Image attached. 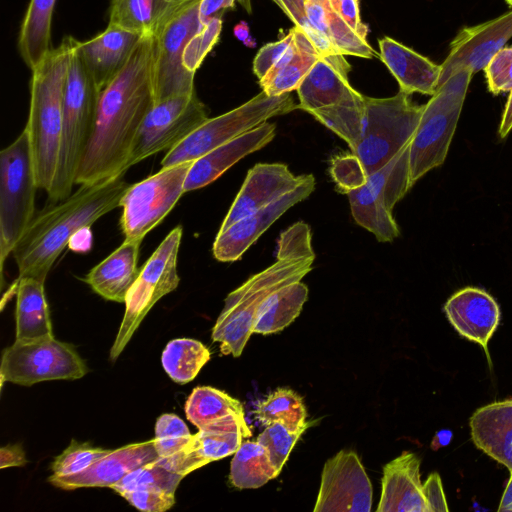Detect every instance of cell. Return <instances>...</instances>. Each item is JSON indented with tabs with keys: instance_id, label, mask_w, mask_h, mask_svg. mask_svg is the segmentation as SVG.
<instances>
[{
	"instance_id": "43",
	"label": "cell",
	"mask_w": 512,
	"mask_h": 512,
	"mask_svg": "<svg viewBox=\"0 0 512 512\" xmlns=\"http://www.w3.org/2000/svg\"><path fill=\"white\" fill-rule=\"evenodd\" d=\"M192 434L176 414L166 413L155 424L154 445L159 458L171 457L190 442Z\"/></svg>"
},
{
	"instance_id": "34",
	"label": "cell",
	"mask_w": 512,
	"mask_h": 512,
	"mask_svg": "<svg viewBox=\"0 0 512 512\" xmlns=\"http://www.w3.org/2000/svg\"><path fill=\"white\" fill-rule=\"evenodd\" d=\"M56 0H30L24 15L18 50L25 64L34 69L52 49L51 23Z\"/></svg>"
},
{
	"instance_id": "16",
	"label": "cell",
	"mask_w": 512,
	"mask_h": 512,
	"mask_svg": "<svg viewBox=\"0 0 512 512\" xmlns=\"http://www.w3.org/2000/svg\"><path fill=\"white\" fill-rule=\"evenodd\" d=\"M372 485L357 453L343 449L323 467L314 512H369Z\"/></svg>"
},
{
	"instance_id": "28",
	"label": "cell",
	"mask_w": 512,
	"mask_h": 512,
	"mask_svg": "<svg viewBox=\"0 0 512 512\" xmlns=\"http://www.w3.org/2000/svg\"><path fill=\"white\" fill-rule=\"evenodd\" d=\"M142 241L125 240L108 257L94 266L82 279L102 298L125 303L138 277L139 248Z\"/></svg>"
},
{
	"instance_id": "32",
	"label": "cell",
	"mask_w": 512,
	"mask_h": 512,
	"mask_svg": "<svg viewBox=\"0 0 512 512\" xmlns=\"http://www.w3.org/2000/svg\"><path fill=\"white\" fill-rule=\"evenodd\" d=\"M44 283L33 277L17 278L15 282L16 340L53 336Z\"/></svg>"
},
{
	"instance_id": "44",
	"label": "cell",
	"mask_w": 512,
	"mask_h": 512,
	"mask_svg": "<svg viewBox=\"0 0 512 512\" xmlns=\"http://www.w3.org/2000/svg\"><path fill=\"white\" fill-rule=\"evenodd\" d=\"M110 451L111 449L93 447L89 443H79L72 439L70 445L52 462V475L70 476L83 472Z\"/></svg>"
},
{
	"instance_id": "46",
	"label": "cell",
	"mask_w": 512,
	"mask_h": 512,
	"mask_svg": "<svg viewBox=\"0 0 512 512\" xmlns=\"http://www.w3.org/2000/svg\"><path fill=\"white\" fill-rule=\"evenodd\" d=\"M288 16V18L300 29L313 43L323 57L341 55L331 42L319 32L309 21L305 0H272Z\"/></svg>"
},
{
	"instance_id": "59",
	"label": "cell",
	"mask_w": 512,
	"mask_h": 512,
	"mask_svg": "<svg viewBox=\"0 0 512 512\" xmlns=\"http://www.w3.org/2000/svg\"><path fill=\"white\" fill-rule=\"evenodd\" d=\"M451 437V431L442 430L437 433L434 440L438 442V445L443 446L447 445L450 442Z\"/></svg>"
},
{
	"instance_id": "10",
	"label": "cell",
	"mask_w": 512,
	"mask_h": 512,
	"mask_svg": "<svg viewBox=\"0 0 512 512\" xmlns=\"http://www.w3.org/2000/svg\"><path fill=\"white\" fill-rule=\"evenodd\" d=\"M182 234L181 226L172 229L141 268L124 303V317L110 350L112 361L120 356L155 303L178 287L177 263Z\"/></svg>"
},
{
	"instance_id": "38",
	"label": "cell",
	"mask_w": 512,
	"mask_h": 512,
	"mask_svg": "<svg viewBox=\"0 0 512 512\" xmlns=\"http://www.w3.org/2000/svg\"><path fill=\"white\" fill-rule=\"evenodd\" d=\"M210 351L200 341L179 338L168 342L161 362L168 376L178 384L192 381L209 361Z\"/></svg>"
},
{
	"instance_id": "9",
	"label": "cell",
	"mask_w": 512,
	"mask_h": 512,
	"mask_svg": "<svg viewBox=\"0 0 512 512\" xmlns=\"http://www.w3.org/2000/svg\"><path fill=\"white\" fill-rule=\"evenodd\" d=\"M295 109H298V105L290 93L269 96L261 91L237 108L204 121L181 143L167 151L161 161L162 167L193 162L269 119Z\"/></svg>"
},
{
	"instance_id": "39",
	"label": "cell",
	"mask_w": 512,
	"mask_h": 512,
	"mask_svg": "<svg viewBox=\"0 0 512 512\" xmlns=\"http://www.w3.org/2000/svg\"><path fill=\"white\" fill-rule=\"evenodd\" d=\"M255 415L265 426L281 422L289 428L299 429L308 423L302 397L289 388H277L271 392L257 404Z\"/></svg>"
},
{
	"instance_id": "17",
	"label": "cell",
	"mask_w": 512,
	"mask_h": 512,
	"mask_svg": "<svg viewBox=\"0 0 512 512\" xmlns=\"http://www.w3.org/2000/svg\"><path fill=\"white\" fill-rule=\"evenodd\" d=\"M245 417L229 415L198 429L190 442L171 457L159 458L169 469L186 476L213 461L234 454L251 436Z\"/></svg>"
},
{
	"instance_id": "5",
	"label": "cell",
	"mask_w": 512,
	"mask_h": 512,
	"mask_svg": "<svg viewBox=\"0 0 512 512\" xmlns=\"http://www.w3.org/2000/svg\"><path fill=\"white\" fill-rule=\"evenodd\" d=\"M70 54L63 93V122L57 169L47 193L58 202L72 194L77 170L92 134L100 94L93 76L76 49Z\"/></svg>"
},
{
	"instance_id": "18",
	"label": "cell",
	"mask_w": 512,
	"mask_h": 512,
	"mask_svg": "<svg viewBox=\"0 0 512 512\" xmlns=\"http://www.w3.org/2000/svg\"><path fill=\"white\" fill-rule=\"evenodd\" d=\"M316 180L308 174L306 180L295 189L255 213L242 218L227 229L219 231L212 252L220 262L239 260L248 248L287 210L307 199L315 190Z\"/></svg>"
},
{
	"instance_id": "60",
	"label": "cell",
	"mask_w": 512,
	"mask_h": 512,
	"mask_svg": "<svg viewBox=\"0 0 512 512\" xmlns=\"http://www.w3.org/2000/svg\"><path fill=\"white\" fill-rule=\"evenodd\" d=\"M237 2L248 12H252L251 0H237Z\"/></svg>"
},
{
	"instance_id": "4",
	"label": "cell",
	"mask_w": 512,
	"mask_h": 512,
	"mask_svg": "<svg viewBox=\"0 0 512 512\" xmlns=\"http://www.w3.org/2000/svg\"><path fill=\"white\" fill-rule=\"evenodd\" d=\"M75 38L68 36L32 69L27 125L37 186L50 191L61 144L63 93Z\"/></svg>"
},
{
	"instance_id": "20",
	"label": "cell",
	"mask_w": 512,
	"mask_h": 512,
	"mask_svg": "<svg viewBox=\"0 0 512 512\" xmlns=\"http://www.w3.org/2000/svg\"><path fill=\"white\" fill-rule=\"evenodd\" d=\"M307 176H295L283 163L255 164L249 169L219 231L276 201L303 183Z\"/></svg>"
},
{
	"instance_id": "51",
	"label": "cell",
	"mask_w": 512,
	"mask_h": 512,
	"mask_svg": "<svg viewBox=\"0 0 512 512\" xmlns=\"http://www.w3.org/2000/svg\"><path fill=\"white\" fill-rule=\"evenodd\" d=\"M346 24L362 39L367 40L368 29L361 22L358 0H330Z\"/></svg>"
},
{
	"instance_id": "27",
	"label": "cell",
	"mask_w": 512,
	"mask_h": 512,
	"mask_svg": "<svg viewBox=\"0 0 512 512\" xmlns=\"http://www.w3.org/2000/svg\"><path fill=\"white\" fill-rule=\"evenodd\" d=\"M380 58L396 78L400 90L434 95L438 89L441 65H436L424 56L390 37L379 40Z\"/></svg>"
},
{
	"instance_id": "47",
	"label": "cell",
	"mask_w": 512,
	"mask_h": 512,
	"mask_svg": "<svg viewBox=\"0 0 512 512\" xmlns=\"http://www.w3.org/2000/svg\"><path fill=\"white\" fill-rule=\"evenodd\" d=\"M329 171L338 191L346 195L363 186L368 178L359 159L352 152L334 156Z\"/></svg>"
},
{
	"instance_id": "21",
	"label": "cell",
	"mask_w": 512,
	"mask_h": 512,
	"mask_svg": "<svg viewBox=\"0 0 512 512\" xmlns=\"http://www.w3.org/2000/svg\"><path fill=\"white\" fill-rule=\"evenodd\" d=\"M349 70L343 55L319 58L296 90L298 108L312 113L362 100L364 95L349 83Z\"/></svg>"
},
{
	"instance_id": "13",
	"label": "cell",
	"mask_w": 512,
	"mask_h": 512,
	"mask_svg": "<svg viewBox=\"0 0 512 512\" xmlns=\"http://www.w3.org/2000/svg\"><path fill=\"white\" fill-rule=\"evenodd\" d=\"M192 163L162 167L130 185L120 200V225L125 240L142 241L169 214L185 193L184 184Z\"/></svg>"
},
{
	"instance_id": "42",
	"label": "cell",
	"mask_w": 512,
	"mask_h": 512,
	"mask_svg": "<svg viewBox=\"0 0 512 512\" xmlns=\"http://www.w3.org/2000/svg\"><path fill=\"white\" fill-rule=\"evenodd\" d=\"M309 424L299 429H292L281 422H274L267 425L257 437V441L268 450L271 461L279 473Z\"/></svg>"
},
{
	"instance_id": "26",
	"label": "cell",
	"mask_w": 512,
	"mask_h": 512,
	"mask_svg": "<svg viewBox=\"0 0 512 512\" xmlns=\"http://www.w3.org/2000/svg\"><path fill=\"white\" fill-rule=\"evenodd\" d=\"M420 458L404 451L385 464L377 512H430L420 479Z\"/></svg>"
},
{
	"instance_id": "22",
	"label": "cell",
	"mask_w": 512,
	"mask_h": 512,
	"mask_svg": "<svg viewBox=\"0 0 512 512\" xmlns=\"http://www.w3.org/2000/svg\"><path fill=\"white\" fill-rule=\"evenodd\" d=\"M158 458L154 440L132 443L98 459L83 472L70 476L51 475L48 481L64 490L85 487H111L134 469Z\"/></svg>"
},
{
	"instance_id": "14",
	"label": "cell",
	"mask_w": 512,
	"mask_h": 512,
	"mask_svg": "<svg viewBox=\"0 0 512 512\" xmlns=\"http://www.w3.org/2000/svg\"><path fill=\"white\" fill-rule=\"evenodd\" d=\"M208 118V110L195 91L154 104L134 140L128 168L160 151L171 150Z\"/></svg>"
},
{
	"instance_id": "61",
	"label": "cell",
	"mask_w": 512,
	"mask_h": 512,
	"mask_svg": "<svg viewBox=\"0 0 512 512\" xmlns=\"http://www.w3.org/2000/svg\"><path fill=\"white\" fill-rule=\"evenodd\" d=\"M507 3L512 7V0H507Z\"/></svg>"
},
{
	"instance_id": "30",
	"label": "cell",
	"mask_w": 512,
	"mask_h": 512,
	"mask_svg": "<svg viewBox=\"0 0 512 512\" xmlns=\"http://www.w3.org/2000/svg\"><path fill=\"white\" fill-rule=\"evenodd\" d=\"M197 0H111L109 24L142 36H157L184 9Z\"/></svg>"
},
{
	"instance_id": "24",
	"label": "cell",
	"mask_w": 512,
	"mask_h": 512,
	"mask_svg": "<svg viewBox=\"0 0 512 512\" xmlns=\"http://www.w3.org/2000/svg\"><path fill=\"white\" fill-rule=\"evenodd\" d=\"M142 37L109 24L97 36L76 41V49L100 91L125 67Z\"/></svg>"
},
{
	"instance_id": "8",
	"label": "cell",
	"mask_w": 512,
	"mask_h": 512,
	"mask_svg": "<svg viewBox=\"0 0 512 512\" xmlns=\"http://www.w3.org/2000/svg\"><path fill=\"white\" fill-rule=\"evenodd\" d=\"M38 188L26 129L0 152V268L34 218Z\"/></svg>"
},
{
	"instance_id": "15",
	"label": "cell",
	"mask_w": 512,
	"mask_h": 512,
	"mask_svg": "<svg viewBox=\"0 0 512 512\" xmlns=\"http://www.w3.org/2000/svg\"><path fill=\"white\" fill-rule=\"evenodd\" d=\"M199 2L189 5L153 37L155 104L195 91V74L185 69L183 55L188 41L203 27Z\"/></svg>"
},
{
	"instance_id": "55",
	"label": "cell",
	"mask_w": 512,
	"mask_h": 512,
	"mask_svg": "<svg viewBox=\"0 0 512 512\" xmlns=\"http://www.w3.org/2000/svg\"><path fill=\"white\" fill-rule=\"evenodd\" d=\"M92 245V233L90 227L77 231L69 241L68 247L74 252L83 253L90 250Z\"/></svg>"
},
{
	"instance_id": "48",
	"label": "cell",
	"mask_w": 512,
	"mask_h": 512,
	"mask_svg": "<svg viewBox=\"0 0 512 512\" xmlns=\"http://www.w3.org/2000/svg\"><path fill=\"white\" fill-rule=\"evenodd\" d=\"M493 94L512 90V48L500 49L484 68Z\"/></svg>"
},
{
	"instance_id": "36",
	"label": "cell",
	"mask_w": 512,
	"mask_h": 512,
	"mask_svg": "<svg viewBox=\"0 0 512 512\" xmlns=\"http://www.w3.org/2000/svg\"><path fill=\"white\" fill-rule=\"evenodd\" d=\"M233 455L229 481L238 489L259 488L279 475L268 450L257 440H243Z\"/></svg>"
},
{
	"instance_id": "11",
	"label": "cell",
	"mask_w": 512,
	"mask_h": 512,
	"mask_svg": "<svg viewBox=\"0 0 512 512\" xmlns=\"http://www.w3.org/2000/svg\"><path fill=\"white\" fill-rule=\"evenodd\" d=\"M409 146L347 194L353 219L379 242H391L400 234L393 208L411 188Z\"/></svg>"
},
{
	"instance_id": "6",
	"label": "cell",
	"mask_w": 512,
	"mask_h": 512,
	"mask_svg": "<svg viewBox=\"0 0 512 512\" xmlns=\"http://www.w3.org/2000/svg\"><path fill=\"white\" fill-rule=\"evenodd\" d=\"M462 69L441 84L424 109L409 146L412 186L431 169L443 164L472 77Z\"/></svg>"
},
{
	"instance_id": "50",
	"label": "cell",
	"mask_w": 512,
	"mask_h": 512,
	"mask_svg": "<svg viewBox=\"0 0 512 512\" xmlns=\"http://www.w3.org/2000/svg\"><path fill=\"white\" fill-rule=\"evenodd\" d=\"M294 40L293 29L279 41L263 46L253 61V71L258 80H261L272 68H274L291 47Z\"/></svg>"
},
{
	"instance_id": "12",
	"label": "cell",
	"mask_w": 512,
	"mask_h": 512,
	"mask_svg": "<svg viewBox=\"0 0 512 512\" xmlns=\"http://www.w3.org/2000/svg\"><path fill=\"white\" fill-rule=\"evenodd\" d=\"M88 372L75 347L52 337L15 340L2 353L0 376L18 385L50 380H75Z\"/></svg>"
},
{
	"instance_id": "1",
	"label": "cell",
	"mask_w": 512,
	"mask_h": 512,
	"mask_svg": "<svg viewBox=\"0 0 512 512\" xmlns=\"http://www.w3.org/2000/svg\"><path fill=\"white\" fill-rule=\"evenodd\" d=\"M154 104V40L145 35L125 67L100 91L75 184H95L129 169L134 140Z\"/></svg>"
},
{
	"instance_id": "31",
	"label": "cell",
	"mask_w": 512,
	"mask_h": 512,
	"mask_svg": "<svg viewBox=\"0 0 512 512\" xmlns=\"http://www.w3.org/2000/svg\"><path fill=\"white\" fill-rule=\"evenodd\" d=\"M293 30L295 45L275 68L259 80L262 91L269 96H280L297 90L314 64L323 57L300 29L294 26Z\"/></svg>"
},
{
	"instance_id": "58",
	"label": "cell",
	"mask_w": 512,
	"mask_h": 512,
	"mask_svg": "<svg viewBox=\"0 0 512 512\" xmlns=\"http://www.w3.org/2000/svg\"><path fill=\"white\" fill-rule=\"evenodd\" d=\"M498 511L512 512V474L502 495Z\"/></svg>"
},
{
	"instance_id": "7",
	"label": "cell",
	"mask_w": 512,
	"mask_h": 512,
	"mask_svg": "<svg viewBox=\"0 0 512 512\" xmlns=\"http://www.w3.org/2000/svg\"><path fill=\"white\" fill-rule=\"evenodd\" d=\"M424 105L400 90L387 98L365 96L362 136L351 151L367 176L375 173L407 147L417 129Z\"/></svg>"
},
{
	"instance_id": "19",
	"label": "cell",
	"mask_w": 512,
	"mask_h": 512,
	"mask_svg": "<svg viewBox=\"0 0 512 512\" xmlns=\"http://www.w3.org/2000/svg\"><path fill=\"white\" fill-rule=\"evenodd\" d=\"M512 37V11L486 23L463 29L450 45L442 63L438 87L462 69L475 73L484 69L491 58Z\"/></svg>"
},
{
	"instance_id": "3",
	"label": "cell",
	"mask_w": 512,
	"mask_h": 512,
	"mask_svg": "<svg viewBox=\"0 0 512 512\" xmlns=\"http://www.w3.org/2000/svg\"><path fill=\"white\" fill-rule=\"evenodd\" d=\"M315 257L311 228L306 222L297 221L281 232L274 263L250 276L225 299L211 335L220 343L223 355L242 354L264 300L274 291L301 281L312 270Z\"/></svg>"
},
{
	"instance_id": "54",
	"label": "cell",
	"mask_w": 512,
	"mask_h": 512,
	"mask_svg": "<svg viewBox=\"0 0 512 512\" xmlns=\"http://www.w3.org/2000/svg\"><path fill=\"white\" fill-rule=\"evenodd\" d=\"M27 463L25 452L21 445H7L0 449V468L20 467Z\"/></svg>"
},
{
	"instance_id": "53",
	"label": "cell",
	"mask_w": 512,
	"mask_h": 512,
	"mask_svg": "<svg viewBox=\"0 0 512 512\" xmlns=\"http://www.w3.org/2000/svg\"><path fill=\"white\" fill-rule=\"evenodd\" d=\"M237 0H200L199 18L204 25L213 18L222 17V14L231 8H234Z\"/></svg>"
},
{
	"instance_id": "29",
	"label": "cell",
	"mask_w": 512,
	"mask_h": 512,
	"mask_svg": "<svg viewBox=\"0 0 512 512\" xmlns=\"http://www.w3.org/2000/svg\"><path fill=\"white\" fill-rule=\"evenodd\" d=\"M474 444L512 474V400L477 409L470 418Z\"/></svg>"
},
{
	"instance_id": "41",
	"label": "cell",
	"mask_w": 512,
	"mask_h": 512,
	"mask_svg": "<svg viewBox=\"0 0 512 512\" xmlns=\"http://www.w3.org/2000/svg\"><path fill=\"white\" fill-rule=\"evenodd\" d=\"M184 477L166 467L157 458L134 469L110 488L119 495L136 489H163L175 493Z\"/></svg>"
},
{
	"instance_id": "2",
	"label": "cell",
	"mask_w": 512,
	"mask_h": 512,
	"mask_svg": "<svg viewBox=\"0 0 512 512\" xmlns=\"http://www.w3.org/2000/svg\"><path fill=\"white\" fill-rule=\"evenodd\" d=\"M130 185L123 175L95 184H83L67 198L58 201L60 203L34 216L12 252L19 271L18 278L33 277L45 282L72 236L120 207V200Z\"/></svg>"
},
{
	"instance_id": "33",
	"label": "cell",
	"mask_w": 512,
	"mask_h": 512,
	"mask_svg": "<svg viewBox=\"0 0 512 512\" xmlns=\"http://www.w3.org/2000/svg\"><path fill=\"white\" fill-rule=\"evenodd\" d=\"M311 24L321 32L343 56L372 58L374 51L367 40L359 37L342 19L330 0H305Z\"/></svg>"
},
{
	"instance_id": "40",
	"label": "cell",
	"mask_w": 512,
	"mask_h": 512,
	"mask_svg": "<svg viewBox=\"0 0 512 512\" xmlns=\"http://www.w3.org/2000/svg\"><path fill=\"white\" fill-rule=\"evenodd\" d=\"M310 114L344 140L352 151L362 136L365 96L358 102L320 109Z\"/></svg>"
},
{
	"instance_id": "37",
	"label": "cell",
	"mask_w": 512,
	"mask_h": 512,
	"mask_svg": "<svg viewBox=\"0 0 512 512\" xmlns=\"http://www.w3.org/2000/svg\"><path fill=\"white\" fill-rule=\"evenodd\" d=\"M184 410L187 419L198 429L229 415L244 417V408L239 400L210 386L194 388Z\"/></svg>"
},
{
	"instance_id": "52",
	"label": "cell",
	"mask_w": 512,
	"mask_h": 512,
	"mask_svg": "<svg viewBox=\"0 0 512 512\" xmlns=\"http://www.w3.org/2000/svg\"><path fill=\"white\" fill-rule=\"evenodd\" d=\"M423 495L430 512L448 511V505L438 473H432L423 484Z\"/></svg>"
},
{
	"instance_id": "25",
	"label": "cell",
	"mask_w": 512,
	"mask_h": 512,
	"mask_svg": "<svg viewBox=\"0 0 512 512\" xmlns=\"http://www.w3.org/2000/svg\"><path fill=\"white\" fill-rule=\"evenodd\" d=\"M444 311L455 330L480 344L489 359L488 342L500 319L499 306L493 297L482 289L466 287L448 299Z\"/></svg>"
},
{
	"instance_id": "49",
	"label": "cell",
	"mask_w": 512,
	"mask_h": 512,
	"mask_svg": "<svg viewBox=\"0 0 512 512\" xmlns=\"http://www.w3.org/2000/svg\"><path fill=\"white\" fill-rule=\"evenodd\" d=\"M135 508L145 512H164L175 504V493L163 489H136L122 493Z\"/></svg>"
},
{
	"instance_id": "56",
	"label": "cell",
	"mask_w": 512,
	"mask_h": 512,
	"mask_svg": "<svg viewBox=\"0 0 512 512\" xmlns=\"http://www.w3.org/2000/svg\"><path fill=\"white\" fill-rule=\"evenodd\" d=\"M512 129V90L510 91V95L508 101L506 103L502 120L499 127V134L502 138L506 137L507 134Z\"/></svg>"
},
{
	"instance_id": "45",
	"label": "cell",
	"mask_w": 512,
	"mask_h": 512,
	"mask_svg": "<svg viewBox=\"0 0 512 512\" xmlns=\"http://www.w3.org/2000/svg\"><path fill=\"white\" fill-rule=\"evenodd\" d=\"M222 29V19L213 18L188 41L183 55V65L191 73L196 72L207 54L217 43Z\"/></svg>"
},
{
	"instance_id": "57",
	"label": "cell",
	"mask_w": 512,
	"mask_h": 512,
	"mask_svg": "<svg viewBox=\"0 0 512 512\" xmlns=\"http://www.w3.org/2000/svg\"><path fill=\"white\" fill-rule=\"evenodd\" d=\"M234 35L244 45L248 47H254L255 41L250 37L249 27L246 22H240L234 27Z\"/></svg>"
},
{
	"instance_id": "23",
	"label": "cell",
	"mask_w": 512,
	"mask_h": 512,
	"mask_svg": "<svg viewBox=\"0 0 512 512\" xmlns=\"http://www.w3.org/2000/svg\"><path fill=\"white\" fill-rule=\"evenodd\" d=\"M275 135L276 125L267 121L196 159L188 171L185 192L212 183L240 159L269 144Z\"/></svg>"
},
{
	"instance_id": "35",
	"label": "cell",
	"mask_w": 512,
	"mask_h": 512,
	"mask_svg": "<svg viewBox=\"0 0 512 512\" xmlns=\"http://www.w3.org/2000/svg\"><path fill=\"white\" fill-rule=\"evenodd\" d=\"M308 292V287L301 281L274 291L258 309L253 333L266 335L286 328L300 315Z\"/></svg>"
}]
</instances>
